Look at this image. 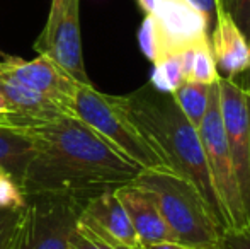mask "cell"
<instances>
[{
	"mask_svg": "<svg viewBox=\"0 0 250 249\" xmlns=\"http://www.w3.org/2000/svg\"><path fill=\"white\" fill-rule=\"evenodd\" d=\"M19 212H0V249H12Z\"/></svg>",
	"mask_w": 250,
	"mask_h": 249,
	"instance_id": "cb8c5ba5",
	"label": "cell"
},
{
	"mask_svg": "<svg viewBox=\"0 0 250 249\" xmlns=\"http://www.w3.org/2000/svg\"><path fill=\"white\" fill-rule=\"evenodd\" d=\"M211 86V84H209ZM209 86L208 84L191 82L186 80L172 96H174L177 106L186 114L189 121L199 128L204 120V114L209 103Z\"/></svg>",
	"mask_w": 250,
	"mask_h": 249,
	"instance_id": "e0dca14e",
	"label": "cell"
},
{
	"mask_svg": "<svg viewBox=\"0 0 250 249\" xmlns=\"http://www.w3.org/2000/svg\"><path fill=\"white\" fill-rule=\"evenodd\" d=\"M79 220L118 249H143L114 189L89 198Z\"/></svg>",
	"mask_w": 250,
	"mask_h": 249,
	"instance_id": "30bf717a",
	"label": "cell"
},
{
	"mask_svg": "<svg viewBox=\"0 0 250 249\" xmlns=\"http://www.w3.org/2000/svg\"><path fill=\"white\" fill-rule=\"evenodd\" d=\"M3 118L22 130L34 147L22 178L26 195L63 196L85 203L133 183L142 171L75 116L62 114L46 121L10 114Z\"/></svg>",
	"mask_w": 250,
	"mask_h": 249,
	"instance_id": "6da1fadb",
	"label": "cell"
},
{
	"mask_svg": "<svg viewBox=\"0 0 250 249\" xmlns=\"http://www.w3.org/2000/svg\"><path fill=\"white\" fill-rule=\"evenodd\" d=\"M136 2H138V5L142 7L146 16H155L162 5V0H136Z\"/></svg>",
	"mask_w": 250,
	"mask_h": 249,
	"instance_id": "484cf974",
	"label": "cell"
},
{
	"mask_svg": "<svg viewBox=\"0 0 250 249\" xmlns=\"http://www.w3.org/2000/svg\"><path fill=\"white\" fill-rule=\"evenodd\" d=\"M83 203L51 195H27L12 249H68Z\"/></svg>",
	"mask_w": 250,
	"mask_h": 249,
	"instance_id": "8992f818",
	"label": "cell"
},
{
	"mask_svg": "<svg viewBox=\"0 0 250 249\" xmlns=\"http://www.w3.org/2000/svg\"><path fill=\"white\" fill-rule=\"evenodd\" d=\"M116 196L125 206L133 229L143 248L162 243H175V237L162 219L153 196L133 183L116 188Z\"/></svg>",
	"mask_w": 250,
	"mask_h": 249,
	"instance_id": "7c38bea8",
	"label": "cell"
},
{
	"mask_svg": "<svg viewBox=\"0 0 250 249\" xmlns=\"http://www.w3.org/2000/svg\"><path fill=\"white\" fill-rule=\"evenodd\" d=\"M218 91L228 152L242 205L250 222V89L240 87L235 79L218 77Z\"/></svg>",
	"mask_w": 250,
	"mask_h": 249,
	"instance_id": "ba28073f",
	"label": "cell"
},
{
	"mask_svg": "<svg viewBox=\"0 0 250 249\" xmlns=\"http://www.w3.org/2000/svg\"><path fill=\"white\" fill-rule=\"evenodd\" d=\"M0 77L16 80L27 89L40 92L56 103L66 114L73 116V96L77 82L63 68H60L50 58L40 55L34 60H22L19 57H7L0 60Z\"/></svg>",
	"mask_w": 250,
	"mask_h": 249,
	"instance_id": "9c48e42d",
	"label": "cell"
},
{
	"mask_svg": "<svg viewBox=\"0 0 250 249\" xmlns=\"http://www.w3.org/2000/svg\"><path fill=\"white\" fill-rule=\"evenodd\" d=\"M220 249H250V226L225 230Z\"/></svg>",
	"mask_w": 250,
	"mask_h": 249,
	"instance_id": "d4e9b609",
	"label": "cell"
},
{
	"mask_svg": "<svg viewBox=\"0 0 250 249\" xmlns=\"http://www.w3.org/2000/svg\"><path fill=\"white\" fill-rule=\"evenodd\" d=\"M9 114V108H7L5 101H3V97L0 96V118L2 116H7Z\"/></svg>",
	"mask_w": 250,
	"mask_h": 249,
	"instance_id": "83f0119b",
	"label": "cell"
},
{
	"mask_svg": "<svg viewBox=\"0 0 250 249\" xmlns=\"http://www.w3.org/2000/svg\"><path fill=\"white\" fill-rule=\"evenodd\" d=\"M138 43L142 48L143 55L153 63L164 55V46H162V36L158 29V23L155 16H145L142 26L138 31Z\"/></svg>",
	"mask_w": 250,
	"mask_h": 249,
	"instance_id": "ffe728a7",
	"label": "cell"
},
{
	"mask_svg": "<svg viewBox=\"0 0 250 249\" xmlns=\"http://www.w3.org/2000/svg\"><path fill=\"white\" fill-rule=\"evenodd\" d=\"M155 19L160 29L164 55L191 50L209 41L204 19L184 0H162Z\"/></svg>",
	"mask_w": 250,
	"mask_h": 249,
	"instance_id": "8fae6325",
	"label": "cell"
},
{
	"mask_svg": "<svg viewBox=\"0 0 250 249\" xmlns=\"http://www.w3.org/2000/svg\"><path fill=\"white\" fill-rule=\"evenodd\" d=\"M2 118H3V116H2Z\"/></svg>",
	"mask_w": 250,
	"mask_h": 249,
	"instance_id": "f546056e",
	"label": "cell"
},
{
	"mask_svg": "<svg viewBox=\"0 0 250 249\" xmlns=\"http://www.w3.org/2000/svg\"><path fill=\"white\" fill-rule=\"evenodd\" d=\"M191 50L164 55L157 62H153V70H151L150 77L151 86L157 87L158 91L174 94L188 80L189 53H191Z\"/></svg>",
	"mask_w": 250,
	"mask_h": 249,
	"instance_id": "2e32d148",
	"label": "cell"
},
{
	"mask_svg": "<svg viewBox=\"0 0 250 249\" xmlns=\"http://www.w3.org/2000/svg\"><path fill=\"white\" fill-rule=\"evenodd\" d=\"M198 132L204 149L208 171H209L214 191H216V196L223 208L227 229H244V227L250 226V222L244 205H242L233 173V164H231V157L228 152L227 136H225L220 113L218 80L209 86V103H208L206 114H204V120Z\"/></svg>",
	"mask_w": 250,
	"mask_h": 249,
	"instance_id": "5b68a950",
	"label": "cell"
},
{
	"mask_svg": "<svg viewBox=\"0 0 250 249\" xmlns=\"http://www.w3.org/2000/svg\"><path fill=\"white\" fill-rule=\"evenodd\" d=\"M0 96L5 101L10 116L46 121L66 114L58 104L48 99L46 96L34 92L7 77H0Z\"/></svg>",
	"mask_w": 250,
	"mask_h": 249,
	"instance_id": "5bb4252c",
	"label": "cell"
},
{
	"mask_svg": "<svg viewBox=\"0 0 250 249\" xmlns=\"http://www.w3.org/2000/svg\"><path fill=\"white\" fill-rule=\"evenodd\" d=\"M220 10L231 17L238 29L250 41V0H218Z\"/></svg>",
	"mask_w": 250,
	"mask_h": 249,
	"instance_id": "7402d4cb",
	"label": "cell"
},
{
	"mask_svg": "<svg viewBox=\"0 0 250 249\" xmlns=\"http://www.w3.org/2000/svg\"><path fill=\"white\" fill-rule=\"evenodd\" d=\"M188 80H191V82H199V84H208V86L218 80V72H216L214 60H213V55H211L209 41L192 48L191 53H189Z\"/></svg>",
	"mask_w": 250,
	"mask_h": 249,
	"instance_id": "ac0fdd59",
	"label": "cell"
},
{
	"mask_svg": "<svg viewBox=\"0 0 250 249\" xmlns=\"http://www.w3.org/2000/svg\"><path fill=\"white\" fill-rule=\"evenodd\" d=\"M143 249H196V248L182 246V244H177V243H162V244H155V246H148Z\"/></svg>",
	"mask_w": 250,
	"mask_h": 249,
	"instance_id": "4316f807",
	"label": "cell"
},
{
	"mask_svg": "<svg viewBox=\"0 0 250 249\" xmlns=\"http://www.w3.org/2000/svg\"><path fill=\"white\" fill-rule=\"evenodd\" d=\"M114 97L129 121L160 156L165 169L191 181L227 230V220L208 171L199 132L181 111L174 96L148 82L133 92Z\"/></svg>",
	"mask_w": 250,
	"mask_h": 249,
	"instance_id": "7a4b0ae2",
	"label": "cell"
},
{
	"mask_svg": "<svg viewBox=\"0 0 250 249\" xmlns=\"http://www.w3.org/2000/svg\"><path fill=\"white\" fill-rule=\"evenodd\" d=\"M188 5H191L196 12L206 23V31H208V40H209L211 33L214 31L218 23V17H220V5H218V0H184Z\"/></svg>",
	"mask_w": 250,
	"mask_h": 249,
	"instance_id": "603a6c76",
	"label": "cell"
},
{
	"mask_svg": "<svg viewBox=\"0 0 250 249\" xmlns=\"http://www.w3.org/2000/svg\"><path fill=\"white\" fill-rule=\"evenodd\" d=\"M68 249H118V248L109 244L105 239H102L99 234H96L92 229L83 226L79 220L72 236H70Z\"/></svg>",
	"mask_w": 250,
	"mask_h": 249,
	"instance_id": "44dd1931",
	"label": "cell"
},
{
	"mask_svg": "<svg viewBox=\"0 0 250 249\" xmlns=\"http://www.w3.org/2000/svg\"><path fill=\"white\" fill-rule=\"evenodd\" d=\"M249 45H250V41H249Z\"/></svg>",
	"mask_w": 250,
	"mask_h": 249,
	"instance_id": "f1b7e54d",
	"label": "cell"
},
{
	"mask_svg": "<svg viewBox=\"0 0 250 249\" xmlns=\"http://www.w3.org/2000/svg\"><path fill=\"white\" fill-rule=\"evenodd\" d=\"M72 114L140 169H165L164 160L129 121L114 96L101 92L92 84H79Z\"/></svg>",
	"mask_w": 250,
	"mask_h": 249,
	"instance_id": "277c9868",
	"label": "cell"
},
{
	"mask_svg": "<svg viewBox=\"0 0 250 249\" xmlns=\"http://www.w3.org/2000/svg\"><path fill=\"white\" fill-rule=\"evenodd\" d=\"M27 202V195L16 178L7 171L0 169V212H17L22 210Z\"/></svg>",
	"mask_w": 250,
	"mask_h": 249,
	"instance_id": "d6986e66",
	"label": "cell"
},
{
	"mask_svg": "<svg viewBox=\"0 0 250 249\" xmlns=\"http://www.w3.org/2000/svg\"><path fill=\"white\" fill-rule=\"evenodd\" d=\"M209 48L218 77L235 79L250 68V45L230 16L220 10L214 31L209 36Z\"/></svg>",
	"mask_w": 250,
	"mask_h": 249,
	"instance_id": "4fadbf2b",
	"label": "cell"
},
{
	"mask_svg": "<svg viewBox=\"0 0 250 249\" xmlns=\"http://www.w3.org/2000/svg\"><path fill=\"white\" fill-rule=\"evenodd\" d=\"M34 50L55 62L77 82L92 84L82 53L80 0H51L46 24L34 43Z\"/></svg>",
	"mask_w": 250,
	"mask_h": 249,
	"instance_id": "52a82bcc",
	"label": "cell"
},
{
	"mask_svg": "<svg viewBox=\"0 0 250 249\" xmlns=\"http://www.w3.org/2000/svg\"><path fill=\"white\" fill-rule=\"evenodd\" d=\"M34 154L31 138L17 126L0 118V169L10 173L21 184Z\"/></svg>",
	"mask_w": 250,
	"mask_h": 249,
	"instance_id": "9a60e30c",
	"label": "cell"
},
{
	"mask_svg": "<svg viewBox=\"0 0 250 249\" xmlns=\"http://www.w3.org/2000/svg\"><path fill=\"white\" fill-rule=\"evenodd\" d=\"M133 184L153 196L177 244L196 249H220L225 229L189 180L168 169H142Z\"/></svg>",
	"mask_w": 250,
	"mask_h": 249,
	"instance_id": "3957f363",
	"label": "cell"
}]
</instances>
